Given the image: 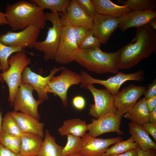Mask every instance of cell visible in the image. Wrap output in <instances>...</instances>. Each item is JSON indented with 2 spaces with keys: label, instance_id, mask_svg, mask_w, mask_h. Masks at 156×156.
<instances>
[{
  "label": "cell",
  "instance_id": "obj_41",
  "mask_svg": "<svg viewBox=\"0 0 156 156\" xmlns=\"http://www.w3.org/2000/svg\"><path fill=\"white\" fill-rule=\"evenodd\" d=\"M146 103L149 112L156 107V96L146 100Z\"/></svg>",
  "mask_w": 156,
  "mask_h": 156
},
{
  "label": "cell",
  "instance_id": "obj_34",
  "mask_svg": "<svg viewBox=\"0 0 156 156\" xmlns=\"http://www.w3.org/2000/svg\"><path fill=\"white\" fill-rule=\"evenodd\" d=\"M79 5L88 14L93 18L97 13L91 0H75Z\"/></svg>",
  "mask_w": 156,
  "mask_h": 156
},
{
  "label": "cell",
  "instance_id": "obj_46",
  "mask_svg": "<svg viewBox=\"0 0 156 156\" xmlns=\"http://www.w3.org/2000/svg\"><path fill=\"white\" fill-rule=\"evenodd\" d=\"M3 118L2 117V112L1 111L0 112V135L2 132V122Z\"/></svg>",
  "mask_w": 156,
  "mask_h": 156
},
{
  "label": "cell",
  "instance_id": "obj_13",
  "mask_svg": "<svg viewBox=\"0 0 156 156\" xmlns=\"http://www.w3.org/2000/svg\"><path fill=\"white\" fill-rule=\"evenodd\" d=\"M123 115L115 113H108L103 115L91 123L87 124L88 133L95 137L107 133L115 132L124 135L120 129Z\"/></svg>",
  "mask_w": 156,
  "mask_h": 156
},
{
  "label": "cell",
  "instance_id": "obj_22",
  "mask_svg": "<svg viewBox=\"0 0 156 156\" xmlns=\"http://www.w3.org/2000/svg\"><path fill=\"white\" fill-rule=\"evenodd\" d=\"M129 128L131 137L142 150H156V143L151 139L142 125L131 122L129 124Z\"/></svg>",
  "mask_w": 156,
  "mask_h": 156
},
{
  "label": "cell",
  "instance_id": "obj_19",
  "mask_svg": "<svg viewBox=\"0 0 156 156\" xmlns=\"http://www.w3.org/2000/svg\"><path fill=\"white\" fill-rule=\"evenodd\" d=\"M23 133L38 135L42 138L44 135V124L29 115L14 111L10 112Z\"/></svg>",
  "mask_w": 156,
  "mask_h": 156
},
{
  "label": "cell",
  "instance_id": "obj_7",
  "mask_svg": "<svg viewBox=\"0 0 156 156\" xmlns=\"http://www.w3.org/2000/svg\"><path fill=\"white\" fill-rule=\"evenodd\" d=\"M80 74L83 81L80 84L82 88H86L89 84H98L104 86L113 95L119 92L121 86L128 81H135L141 82L144 79V71L140 70L134 73L126 74L119 72L116 75L106 80H101L94 78L86 72L81 70Z\"/></svg>",
  "mask_w": 156,
  "mask_h": 156
},
{
  "label": "cell",
  "instance_id": "obj_43",
  "mask_svg": "<svg viewBox=\"0 0 156 156\" xmlns=\"http://www.w3.org/2000/svg\"><path fill=\"white\" fill-rule=\"evenodd\" d=\"M149 122L156 124V107L149 112Z\"/></svg>",
  "mask_w": 156,
  "mask_h": 156
},
{
  "label": "cell",
  "instance_id": "obj_14",
  "mask_svg": "<svg viewBox=\"0 0 156 156\" xmlns=\"http://www.w3.org/2000/svg\"><path fill=\"white\" fill-rule=\"evenodd\" d=\"M64 67H54L51 70L49 74L45 77H43L33 72L30 68L27 67L22 72L21 82L27 83L31 85L33 90L37 92L38 100L42 103L49 99V96L46 91L48 83L51 78L56 73L61 70Z\"/></svg>",
  "mask_w": 156,
  "mask_h": 156
},
{
  "label": "cell",
  "instance_id": "obj_39",
  "mask_svg": "<svg viewBox=\"0 0 156 156\" xmlns=\"http://www.w3.org/2000/svg\"><path fill=\"white\" fill-rule=\"evenodd\" d=\"M137 156H156V149H151L146 151L142 150L138 145L136 148Z\"/></svg>",
  "mask_w": 156,
  "mask_h": 156
},
{
  "label": "cell",
  "instance_id": "obj_44",
  "mask_svg": "<svg viewBox=\"0 0 156 156\" xmlns=\"http://www.w3.org/2000/svg\"><path fill=\"white\" fill-rule=\"evenodd\" d=\"M9 25L5 13L0 11V25Z\"/></svg>",
  "mask_w": 156,
  "mask_h": 156
},
{
  "label": "cell",
  "instance_id": "obj_42",
  "mask_svg": "<svg viewBox=\"0 0 156 156\" xmlns=\"http://www.w3.org/2000/svg\"><path fill=\"white\" fill-rule=\"evenodd\" d=\"M105 156H137L136 148L132 149L124 153L118 155H111Z\"/></svg>",
  "mask_w": 156,
  "mask_h": 156
},
{
  "label": "cell",
  "instance_id": "obj_20",
  "mask_svg": "<svg viewBox=\"0 0 156 156\" xmlns=\"http://www.w3.org/2000/svg\"><path fill=\"white\" fill-rule=\"evenodd\" d=\"M96 12L99 14L120 18L131 11L125 5H117L109 0H91Z\"/></svg>",
  "mask_w": 156,
  "mask_h": 156
},
{
  "label": "cell",
  "instance_id": "obj_30",
  "mask_svg": "<svg viewBox=\"0 0 156 156\" xmlns=\"http://www.w3.org/2000/svg\"><path fill=\"white\" fill-rule=\"evenodd\" d=\"M2 132L21 137L23 133L10 114L8 112L3 118Z\"/></svg>",
  "mask_w": 156,
  "mask_h": 156
},
{
  "label": "cell",
  "instance_id": "obj_10",
  "mask_svg": "<svg viewBox=\"0 0 156 156\" xmlns=\"http://www.w3.org/2000/svg\"><path fill=\"white\" fill-rule=\"evenodd\" d=\"M41 29L31 25L19 32L8 31L0 35V41L7 46L32 48L37 41Z\"/></svg>",
  "mask_w": 156,
  "mask_h": 156
},
{
  "label": "cell",
  "instance_id": "obj_17",
  "mask_svg": "<svg viewBox=\"0 0 156 156\" xmlns=\"http://www.w3.org/2000/svg\"><path fill=\"white\" fill-rule=\"evenodd\" d=\"M62 25L70 24L73 27L82 26L92 28L93 19L79 5L75 0H70L65 14L60 15Z\"/></svg>",
  "mask_w": 156,
  "mask_h": 156
},
{
  "label": "cell",
  "instance_id": "obj_49",
  "mask_svg": "<svg viewBox=\"0 0 156 156\" xmlns=\"http://www.w3.org/2000/svg\"><path fill=\"white\" fill-rule=\"evenodd\" d=\"M0 68H1V65H0Z\"/></svg>",
  "mask_w": 156,
  "mask_h": 156
},
{
  "label": "cell",
  "instance_id": "obj_31",
  "mask_svg": "<svg viewBox=\"0 0 156 156\" xmlns=\"http://www.w3.org/2000/svg\"><path fill=\"white\" fill-rule=\"evenodd\" d=\"M21 143L20 137L1 132L0 135V144L12 151L19 153Z\"/></svg>",
  "mask_w": 156,
  "mask_h": 156
},
{
  "label": "cell",
  "instance_id": "obj_1",
  "mask_svg": "<svg viewBox=\"0 0 156 156\" xmlns=\"http://www.w3.org/2000/svg\"><path fill=\"white\" fill-rule=\"evenodd\" d=\"M156 49V33L148 24L137 28L134 38L119 49L117 64L118 69H127L150 57Z\"/></svg>",
  "mask_w": 156,
  "mask_h": 156
},
{
  "label": "cell",
  "instance_id": "obj_32",
  "mask_svg": "<svg viewBox=\"0 0 156 156\" xmlns=\"http://www.w3.org/2000/svg\"><path fill=\"white\" fill-rule=\"evenodd\" d=\"M123 5L128 7L131 11L144 10L149 9H155L156 6L155 0H117Z\"/></svg>",
  "mask_w": 156,
  "mask_h": 156
},
{
  "label": "cell",
  "instance_id": "obj_48",
  "mask_svg": "<svg viewBox=\"0 0 156 156\" xmlns=\"http://www.w3.org/2000/svg\"><path fill=\"white\" fill-rule=\"evenodd\" d=\"M0 81L2 83H3L4 82V81L1 75V73H0Z\"/></svg>",
  "mask_w": 156,
  "mask_h": 156
},
{
  "label": "cell",
  "instance_id": "obj_8",
  "mask_svg": "<svg viewBox=\"0 0 156 156\" xmlns=\"http://www.w3.org/2000/svg\"><path fill=\"white\" fill-rule=\"evenodd\" d=\"M33 89L30 84L21 82L13 99L12 105L14 111L31 116L39 121L40 116L38 107L41 103L34 98Z\"/></svg>",
  "mask_w": 156,
  "mask_h": 156
},
{
  "label": "cell",
  "instance_id": "obj_2",
  "mask_svg": "<svg viewBox=\"0 0 156 156\" xmlns=\"http://www.w3.org/2000/svg\"><path fill=\"white\" fill-rule=\"evenodd\" d=\"M9 25L13 31L23 30L34 25L42 29L46 25L43 10L31 0H21L8 4L5 13Z\"/></svg>",
  "mask_w": 156,
  "mask_h": 156
},
{
  "label": "cell",
  "instance_id": "obj_26",
  "mask_svg": "<svg viewBox=\"0 0 156 156\" xmlns=\"http://www.w3.org/2000/svg\"><path fill=\"white\" fill-rule=\"evenodd\" d=\"M36 3L42 10H50L53 12L62 13L65 14L70 3V0H31Z\"/></svg>",
  "mask_w": 156,
  "mask_h": 156
},
{
  "label": "cell",
  "instance_id": "obj_21",
  "mask_svg": "<svg viewBox=\"0 0 156 156\" xmlns=\"http://www.w3.org/2000/svg\"><path fill=\"white\" fill-rule=\"evenodd\" d=\"M21 138L20 153L21 155L37 156L42 145V138L36 134L23 133Z\"/></svg>",
  "mask_w": 156,
  "mask_h": 156
},
{
  "label": "cell",
  "instance_id": "obj_12",
  "mask_svg": "<svg viewBox=\"0 0 156 156\" xmlns=\"http://www.w3.org/2000/svg\"><path fill=\"white\" fill-rule=\"evenodd\" d=\"M74 27L70 24L62 25L61 36L55 60L57 63L66 64L73 62L72 54L79 49L76 42Z\"/></svg>",
  "mask_w": 156,
  "mask_h": 156
},
{
  "label": "cell",
  "instance_id": "obj_27",
  "mask_svg": "<svg viewBox=\"0 0 156 156\" xmlns=\"http://www.w3.org/2000/svg\"><path fill=\"white\" fill-rule=\"evenodd\" d=\"M138 145L137 143L131 137L126 140L116 142L109 148L104 153L103 156L122 154L136 148Z\"/></svg>",
  "mask_w": 156,
  "mask_h": 156
},
{
  "label": "cell",
  "instance_id": "obj_35",
  "mask_svg": "<svg viewBox=\"0 0 156 156\" xmlns=\"http://www.w3.org/2000/svg\"><path fill=\"white\" fill-rule=\"evenodd\" d=\"M74 32L75 39L78 46L80 44L88 31L90 29L82 26L74 27Z\"/></svg>",
  "mask_w": 156,
  "mask_h": 156
},
{
  "label": "cell",
  "instance_id": "obj_18",
  "mask_svg": "<svg viewBox=\"0 0 156 156\" xmlns=\"http://www.w3.org/2000/svg\"><path fill=\"white\" fill-rule=\"evenodd\" d=\"M155 18L156 11L154 9L133 11L120 18L118 27L122 31H125L131 27L137 28L149 24Z\"/></svg>",
  "mask_w": 156,
  "mask_h": 156
},
{
  "label": "cell",
  "instance_id": "obj_37",
  "mask_svg": "<svg viewBox=\"0 0 156 156\" xmlns=\"http://www.w3.org/2000/svg\"><path fill=\"white\" fill-rule=\"evenodd\" d=\"M144 95V98L146 100L156 96V79L148 86Z\"/></svg>",
  "mask_w": 156,
  "mask_h": 156
},
{
  "label": "cell",
  "instance_id": "obj_45",
  "mask_svg": "<svg viewBox=\"0 0 156 156\" xmlns=\"http://www.w3.org/2000/svg\"><path fill=\"white\" fill-rule=\"evenodd\" d=\"M155 31L156 29V18L152 20L148 24Z\"/></svg>",
  "mask_w": 156,
  "mask_h": 156
},
{
  "label": "cell",
  "instance_id": "obj_11",
  "mask_svg": "<svg viewBox=\"0 0 156 156\" xmlns=\"http://www.w3.org/2000/svg\"><path fill=\"white\" fill-rule=\"evenodd\" d=\"M146 90V87L144 86L130 84L113 95L116 114L123 116L144 95Z\"/></svg>",
  "mask_w": 156,
  "mask_h": 156
},
{
  "label": "cell",
  "instance_id": "obj_28",
  "mask_svg": "<svg viewBox=\"0 0 156 156\" xmlns=\"http://www.w3.org/2000/svg\"><path fill=\"white\" fill-rule=\"evenodd\" d=\"M23 47H13L5 45L0 41V70L2 72L7 70L9 68L8 61L10 55L15 53L24 51Z\"/></svg>",
  "mask_w": 156,
  "mask_h": 156
},
{
  "label": "cell",
  "instance_id": "obj_25",
  "mask_svg": "<svg viewBox=\"0 0 156 156\" xmlns=\"http://www.w3.org/2000/svg\"><path fill=\"white\" fill-rule=\"evenodd\" d=\"M40 150L37 156H61L63 147L56 142L55 138L47 129Z\"/></svg>",
  "mask_w": 156,
  "mask_h": 156
},
{
  "label": "cell",
  "instance_id": "obj_33",
  "mask_svg": "<svg viewBox=\"0 0 156 156\" xmlns=\"http://www.w3.org/2000/svg\"><path fill=\"white\" fill-rule=\"evenodd\" d=\"M101 44L99 39L94 34L91 29H90L79 47L81 49H88L100 47Z\"/></svg>",
  "mask_w": 156,
  "mask_h": 156
},
{
  "label": "cell",
  "instance_id": "obj_40",
  "mask_svg": "<svg viewBox=\"0 0 156 156\" xmlns=\"http://www.w3.org/2000/svg\"><path fill=\"white\" fill-rule=\"evenodd\" d=\"M0 156H22L20 153H15L0 144Z\"/></svg>",
  "mask_w": 156,
  "mask_h": 156
},
{
  "label": "cell",
  "instance_id": "obj_29",
  "mask_svg": "<svg viewBox=\"0 0 156 156\" xmlns=\"http://www.w3.org/2000/svg\"><path fill=\"white\" fill-rule=\"evenodd\" d=\"M67 141L65 146L63 147L61 156H67L78 153L82 147L81 138L72 134H68Z\"/></svg>",
  "mask_w": 156,
  "mask_h": 156
},
{
  "label": "cell",
  "instance_id": "obj_36",
  "mask_svg": "<svg viewBox=\"0 0 156 156\" xmlns=\"http://www.w3.org/2000/svg\"><path fill=\"white\" fill-rule=\"evenodd\" d=\"M72 103L73 106L75 109L79 110H81L85 107L86 101L83 96H77L73 98Z\"/></svg>",
  "mask_w": 156,
  "mask_h": 156
},
{
  "label": "cell",
  "instance_id": "obj_47",
  "mask_svg": "<svg viewBox=\"0 0 156 156\" xmlns=\"http://www.w3.org/2000/svg\"><path fill=\"white\" fill-rule=\"evenodd\" d=\"M67 156H83L81 155V154H80L79 153H78L71 155H70Z\"/></svg>",
  "mask_w": 156,
  "mask_h": 156
},
{
  "label": "cell",
  "instance_id": "obj_3",
  "mask_svg": "<svg viewBox=\"0 0 156 156\" xmlns=\"http://www.w3.org/2000/svg\"><path fill=\"white\" fill-rule=\"evenodd\" d=\"M118 54V50L114 52H105L100 47L79 49L72 54L71 59L72 62L96 74H115L119 72L117 64Z\"/></svg>",
  "mask_w": 156,
  "mask_h": 156
},
{
  "label": "cell",
  "instance_id": "obj_38",
  "mask_svg": "<svg viewBox=\"0 0 156 156\" xmlns=\"http://www.w3.org/2000/svg\"><path fill=\"white\" fill-rule=\"evenodd\" d=\"M143 129L150 134L156 142V124L150 122L144 124L142 125Z\"/></svg>",
  "mask_w": 156,
  "mask_h": 156
},
{
  "label": "cell",
  "instance_id": "obj_16",
  "mask_svg": "<svg viewBox=\"0 0 156 156\" xmlns=\"http://www.w3.org/2000/svg\"><path fill=\"white\" fill-rule=\"evenodd\" d=\"M93 19L91 30L101 44L107 43L112 34L118 27L120 18L97 13Z\"/></svg>",
  "mask_w": 156,
  "mask_h": 156
},
{
  "label": "cell",
  "instance_id": "obj_24",
  "mask_svg": "<svg viewBox=\"0 0 156 156\" xmlns=\"http://www.w3.org/2000/svg\"><path fill=\"white\" fill-rule=\"evenodd\" d=\"M61 136L72 134L81 138L87 131V124L85 120L79 118L65 120L58 129Z\"/></svg>",
  "mask_w": 156,
  "mask_h": 156
},
{
  "label": "cell",
  "instance_id": "obj_6",
  "mask_svg": "<svg viewBox=\"0 0 156 156\" xmlns=\"http://www.w3.org/2000/svg\"><path fill=\"white\" fill-rule=\"evenodd\" d=\"M61 74L53 76L48 83L46 91L47 94L53 93L60 99L63 106L68 105L67 93L69 88L73 85L81 84L83 79L81 75L64 67Z\"/></svg>",
  "mask_w": 156,
  "mask_h": 156
},
{
  "label": "cell",
  "instance_id": "obj_23",
  "mask_svg": "<svg viewBox=\"0 0 156 156\" xmlns=\"http://www.w3.org/2000/svg\"><path fill=\"white\" fill-rule=\"evenodd\" d=\"M149 111L144 97L137 101L133 106L125 113L124 117L131 122L143 125L149 122Z\"/></svg>",
  "mask_w": 156,
  "mask_h": 156
},
{
  "label": "cell",
  "instance_id": "obj_5",
  "mask_svg": "<svg viewBox=\"0 0 156 156\" xmlns=\"http://www.w3.org/2000/svg\"><path fill=\"white\" fill-rule=\"evenodd\" d=\"M46 19L52 24V26L48 27L47 37L41 41H37L34 47L43 52L44 59L46 61L55 59L59 42L62 25L58 12H47Z\"/></svg>",
  "mask_w": 156,
  "mask_h": 156
},
{
  "label": "cell",
  "instance_id": "obj_15",
  "mask_svg": "<svg viewBox=\"0 0 156 156\" xmlns=\"http://www.w3.org/2000/svg\"><path fill=\"white\" fill-rule=\"evenodd\" d=\"M82 147L79 153L83 156H103L109 146L123 140L120 137L103 139L86 133L81 137Z\"/></svg>",
  "mask_w": 156,
  "mask_h": 156
},
{
  "label": "cell",
  "instance_id": "obj_4",
  "mask_svg": "<svg viewBox=\"0 0 156 156\" xmlns=\"http://www.w3.org/2000/svg\"><path fill=\"white\" fill-rule=\"evenodd\" d=\"M9 68L6 71L1 73L4 81L9 89L8 102L11 106L18 88L21 83L22 72L31 63L30 58L24 51L16 53L11 56L8 61Z\"/></svg>",
  "mask_w": 156,
  "mask_h": 156
},
{
  "label": "cell",
  "instance_id": "obj_9",
  "mask_svg": "<svg viewBox=\"0 0 156 156\" xmlns=\"http://www.w3.org/2000/svg\"><path fill=\"white\" fill-rule=\"evenodd\" d=\"M85 89L91 92L94 101V104L90 105V115L97 119L107 114H116L113 96L107 89H97L93 84H88Z\"/></svg>",
  "mask_w": 156,
  "mask_h": 156
}]
</instances>
